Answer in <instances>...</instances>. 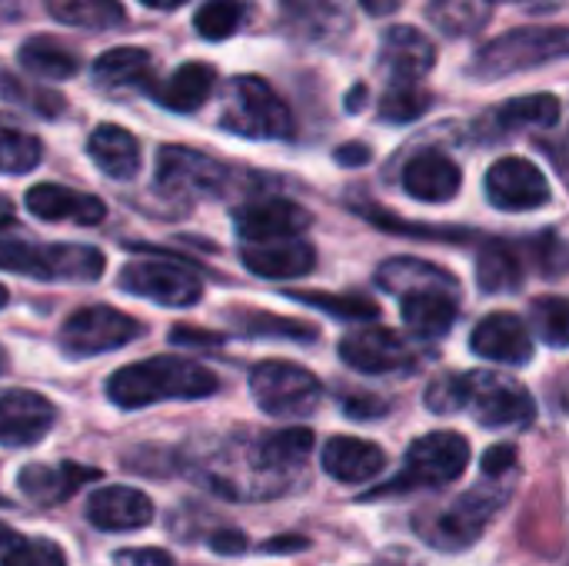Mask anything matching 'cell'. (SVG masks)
<instances>
[{"mask_svg": "<svg viewBox=\"0 0 569 566\" xmlns=\"http://www.w3.org/2000/svg\"><path fill=\"white\" fill-rule=\"evenodd\" d=\"M220 123L247 140H287L293 117L263 77H237L223 100Z\"/></svg>", "mask_w": 569, "mask_h": 566, "instance_id": "cell-4", "label": "cell"}, {"mask_svg": "<svg viewBox=\"0 0 569 566\" xmlns=\"http://www.w3.org/2000/svg\"><path fill=\"white\" fill-rule=\"evenodd\" d=\"M143 337V324L113 307H83L67 317L60 330V347L70 357H97Z\"/></svg>", "mask_w": 569, "mask_h": 566, "instance_id": "cell-9", "label": "cell"}, {"mask_svg": "<svg viewBox=\"0 0 569 566\" xmlns=\"http://www.w3.org/2000/svg\"><path fill=\"white\" fill-rule=\"evenodd\" d=\"M310 450H313V430L290 427V430L267 434L257 447V460L263 470H287V467L303 464L310 457Z\"/></svg>", "mask_w": 569, "mask_h": 566, "instance_id": "cell-32", "label": "cell"}, {"mask_svg": "<svg viewBox=\"0 0 569 566\" xmlns=\"http://www.w3.org/2000/svg\"><path fill=\"white\" fill-rule=\"evenodd\" d=\"M140 3H147V7H153V10H173V7H180V3H187V0H140Z\"/></svg>", "mask_w": 569, "mask_h": 566, "instance_id": "cell-51", "label": "cell"}, {"mask_svg": "<svg viewBox=\"0 0 569 566\" xmlns=\"http://www.w3.org/2000/svg\"><path fill=\"white\" fill-rule=\"evenodd\" d=\"M117 566H177V560L157 547H130L117 554Z\"/></svg>", "mask_w": 569, "mask_h": 566, "instance_id": "cell-43", "label": "cell"}, {"mask_svg": "<svg viewBox=\"0 0 569 566\" xmlns=\"http://www.w3.org/2000/svg\"><path fill=\"white\" fill-rule=\"evenodd\" d=\"M40 140L13 117L0 113V173H30L40 163Z\"/></svg>", "mask_w": 569, "mask_h": 566, "instance_id": "cell-33", "label": "cell"}, {"mask_svg": "<svg viewBox=\"0 0 569 566\" xmlns=\"http://www.w3.org/2000/svg\"><path fill=\"white\" fill-rule=\"evenodd\" d=\"M157 180L170 193H223L230 170L207 153L170 143L157 153Z\"/></svg>", "mask_w": 569, "mask_h": 566, "instance_id": "cell-11", "label": "cell"}, {"mask_svg": "<svg viewBox=\"0 0 569 566\" xmlns=\"http://www.w3.org/2000/svg\"><path fill=\"white\" fill-rule=\"evenodd\" d=\"M347 414L353 420H373V417L387 414V404L383 400H373V397H360V400H347Z\"/></svg>", "mask_w": 569, "mask_h": 566, "instance_id": "cell-45", "label": "cell"}, {"mask_svg": "<svg viewBox=\"0 0 569 566\" xmlns=\"http://www.w3.org/2000/svg\"><path fill=\"white\" fill-rule=\"evenodd\" d=\"M569 40L563 27H523V30H510L497 40H490L470 73L473 77H483V80H500V77H510V73H523V70H533L540 63H550L557 57L567 53Z\"/></svg>", "mask_w": 569, "mask_h": 566, "instance_id": "cell-5", "label": "cell"}, {"mask_svg": "<svg viewBox=\"0 0 569 566\" xmlns=\"http://www.w3.org/2000/svg\"><path fill=\"white\" fill-rule=\"evenodd\" d=\"M533 320L543 340L557 350H563L569 340V307L563 297H543L533 304Z\"/></svg>", "mask_w": 569, "mask_h": 566, "instance_id": "cell-41", "label": "cell"}, {"mask_svg": "<svg viewBox=\"0 0 569 566\" xmlns=\"http://www.w3.org/2000/svg\"><path fill=\"white\" fill-rule=\"evenodd\" d=\"M427 107H430V93L427 90H420L417 83H393V90L383 97L380 113L390 123H410V120L423 117Z\"/></svg>", "mask_w": 569, "mask_h": 566, "instance_id": "cell-40", "label": "cell"}, {"mask_svg": "<svg viewBox=\"0 0 569 566\" xmlns=\"http://www.w3.org/2000/svg\"><path fill=\"white\" fill-rule=\"evenodd\" d=\"M217 390H220L217 374L183 357H150L120 367L107 380V397L123 410L150 407L160 400H200Z\"/></svg>", "mask_w": 569, "mask_h": 566, "instance_id": "cell-2", "label": "cell"}, {"mask_svg": "<svg viewBox=\"0 0 569 566\" xmlns=\"http://www.w3.org/2000/svg\"><path fill=\"white\" fill-rule=\"evenodd\" d=\"M370 147H363V143H347V147H340L337 150V160L343 163V167H363V163H370Z\"/></svg>", "mask_w": 569, "mask_h": 566, "instance_id": "cell-47", "label": "cell"}, {"mask_svg": "<svg viewBox=\"0 0 569 566\" xmlns=\"http://www.w3.org/2000/svg\"><path fill=\"white\" fill-rule=\"evenodd\" d=\"M13 224V203L10 200H0V230Z\"/></svg>", "mask_w": 569, "mask_h": 566, "instance_id": "cell-50", "label": "cell"}, {"mask_svg": "<svg viewBox=\"0 0 569 566\" xmlns=\"http://www.w3.org/2000/svg\"><path fill=\"white\" fill-rule=\"evenodd\" d=\"M47 13L67 27H83V30H107L123 23V7L120 0H43Z\"/></svg>", "mask_w": 569, "mask_h": 566, "instance_id": "cell-30", "label": "cell"}, {"mask_svg": "<svg viewBox=\"0 0 569 566\" xmlns=\"http://www.w3.org/2000/svg\"><path fill=\"white\" fill-rule=\"evenodd\" d=\"M387 467V454L360 437H333L323 447V470L340 484H367L380 477Z\"/></svg>", "mask_w": 569, "mask_h": 566, "instance_id": "cell-23", "label": "cell"}, {"mask_svg": "<svg viewBox=\"0 0 569 566\" xmlns=\"http://www.w3.org/2000/svg\"><path fill=\"white\" fill-rule=\"evenodd\" d=\"M427 407L433 414H457L470 410L477 424L490 430H510V427H530L537 417V404L530 390L503 374L490 370H470V374H450L427 387Z\"/></svg>", "mask_w": 569, "mask_h": 566, "instance_id": "cell-1", "label": "cell"}, {"mask_svg": "<svg viewBox=\"0 0 569 566\" xmlns=\"http://www.w3.org/2000/svg\"><path fill=\"white\" fill-rule=\"evenodd\" d=\"M380 287L403 297V294H413V290H427V287H443V290H457V277L447 274L443 267H433L427 260H417V257H393L380 267L377 274Z\"/></svg>", "mask_w": 569, "mask_h": 566, "instance_id": "cell-28", "label": "cell"}, {"mask_svg": "<svg viewBox=\"0 0 569 566\" xmlns=\"http://www.w3.org/2000/svg\"><path fill=\"white\" fill-rule=\"evenodd\" d=\"M90 480H100V470L93 467H80V464H30L20 470L17 487L27 500L40 504V507H57L63 500H70L80 487H87Z\"/></svg>", "mask_w": 569, "mask_h": 566, "instance_id": "cell-19", "label": "cell"}, {"mask_svg": "<svg viewBox=\"0 0 569 566\" xmlns=\"http://www.w3.org/2000/svg\"><path fill=\"white\" fill-rule=\"evenodd\" d=\"M463 173L460 167L437 150H420L407 160L403 167V187L410 197L423 200V203H447L460 193Z\"/></svg>", "mask_w": 569, "mask_h": 566, "instance_id": "cell-20", "label": "cell"}, {"mask_svg": "<svg viewBox=\"0 0 569 566\" xmlns=\"http://www.w3.org/2000/svg\"><path fill=\"white\" fill-rule=\"evenodd\" d=\"M27 210L40 220H50V224H60V220H70V224H80V227H93L107 217V207L103 200L90 197V193H80V190H70V187H57V183H37L27 190Z\"/></svg>", "mask_w": 569, "mask_h": 566, "instance_id": "cell-21", "label": "cell"}, {"mask_svg": "<svg viewBox=\"0 0 569 566\" xmlns=\"http://www.w3.org/2000/svg\"><path fill=\"white\" fill-rule=\"evenodd\" d=\"M20 63L40 77V80H67L77 73L80 60L73 50H67L60 40H50V37H37V40H27L20 47Z\"/></svg>", "mask_w": 569, "mask_h": 566, "instance_id": "cell-31", "label": "cell"}, {"mask_svg": "<svg viewBox=\"0 0 569 566\" xmlns=\"http://www.w3.org/2000/svg\"><path fill=\"white\" fill-rule=\"evenodd\" d=\"M503 130H523V127H557L560 123V97L553 93H530L507 100L497 113Z\"/></svg>", "mask_w": 569, "mask_h": 566, "instance_id": "cell-34", "label": "cell"}, {"mask_svg": "<svg viewBox=\"0 0 569 566\" xmlns=\"http://www.w3.org/2000/svg\"><path fill=\"white\" fill-rule=\"evenodd\" d=\"M507 490H470L467 497H460L457 504H450L447 510H433L417 517V530L427 544L440 547V550H463L470 544H477L487 530V524L493 520V514L503 507Z\"/></svg>", "mask_w": 569, "mask_h": 566, "instance_id": "cell-7", "label": "cell"}, {"mask_svg": "<svg viewBox=\"0 0 569 566\" xmlns=\"http://www.w3.org/2000/svg\"><path fill=\"white\" fill-rule=\"evenodd\" d=\"M213 83H217V70L210 63H183L170 73V80L153 87V97L167 110L190 113L207 103V97L213 93Z\"/></svg>", "mask_w": 569, "mask_h": 566, "instance_id": "cell-26", "label": "cell"}, {"mask_svg": "<svg viewBox=\"0 0 569 566\" xmlns=\"http://www.w3.org/2000/svg\"><path fill=\"white\" fill-rule=\"evenodd\" d=\"M233 227L243 244L290 240L310 227V214L293 200H257L233 214Z\"/></svg>", "mask_w": 569, "mask_h": 566, "instance_id": "cell-15", "label": "cell"}, {"mask_svg": "<svg viewBox=\"0 0 569 566\" xmlns=\"http://www.w3.org/2000/svg\"><path fill=\"white\" fill-rule=\"evenodd\" d=\"M90 157L97 160V167L113 177V180H130L140 170V143L130 130L113 127V123H100L90 140H87Z\"/></svg>", "mask_w": 569, "mask_h": 566, "instance_id": "cell-25", "label": "cell"}, {"mask_svg": "<svg viewBox=\"0 0 569 566\" xmlns=\"http://www.w3.org/2000/svg\"><path fill=\"white\" fill-rule=\"evenodd\" d=\"M0 566H67V557L47 537H20V534H13V540L0 554Z\"/></svg>", "mask_w": 569, "mask_h": 566, "instance_id": "cell-38", "label": "cell"}, {"mask_svg": "<svg viewBox=\"0 0 569 566\" xmlns=\"http://www.w3.org/2000/svg\"><path fill=\"white\" fill-rule=\"evenodd\" d=\"M57 410L33 390L0 394V447H33L50 434Z\"/></svg>", "mask_w": 569, "mask_h": 566, "instance_id": "cell-14", "label": "cell"}, {"mask_svg": "<svg viewBox=\"0 0 569 566\" xmlns=\"http://www.w3.org/2000/svg\"><path fill=\"white\" fill-rule=\"evenodd\" d=\"M170 340L173 344H190V347H220L223 340L220 337H213V334H200V330H187V327H177L173 334H170Z\"/></svg>", "mask_w": 569, "mask_h": 566, "instance_id": "cell-46", "label": "cell"}, {"mask_svg": "<svg viewBox=\"0 0 569 566\" xmlns=\"http://www.w3.org/2000/svg\"><path fill=\"white\" fill-rule=\"evenodd\" d=\"M120 287L163 307H193L203 297L200 277L180 260H133L120 270Z\"/></svg>", "mask_w": 569, "mask_h": 566, "instance_id": "cell-10", "label": "cell"}, {"mask_svg": "<svg viewBox=\"0 0 569 566\" xmlns=\"http://www.w3.org/2000/svg\"><path fill=\"white\" fill-rule=\"evenodd\" d=\"M93 80L103 90H143L153 80V60L140 47H117L97 57Z\"/></svg>", "mask_w": 569, "mask_h": 566, "instance_id": "cell-27", "label": "cell"}, {"mask_svg": "<svg viewBox=\"0 0 569 566\" xmlns=\"http://www.w3.org/2000/svg\"><path fill=\"white\" fill-rule=\"evenodd\" d=\"M510 470H517V447L510 444H497L483 454V474L487 477H507Z\"/></svg>", "mask_w": 569, "mask_h": 566, "instance_id": "cell-42", "label": "cell"}, {"mask_svg": "<svg viewBox=\"0 0 569 566\" xmlns=\"http://www.w3.org/2000/svg\"><path fill=\"white\" fill-rule=\"evenodd\" d=\"M250 394L270 417H307L320 407L323 387L290 360H263L250 370Z\"/></svg>", "mask_w": 569, "mask_h": 566, "instance_id": "cell-8", "label": "cell"}, {"mask_svg": "<svg viewBox=\"0 0 569 566\" xmlns=\"http://www.w3.org/2000/svg\"><path fill=\"white\" fill-rule=\"evenodd\" d=\"M477 284L483 294L517 290L523 284V270H520L517 254H510L503 244H487L477 257Z\"/></svg>", "mask_w": 569, "mask_h": 566, "instance_id": "cell-35", "label": "cell"}, {"mask_svg": "<svg viewBox=\"0 0 569 566\" xmlns=\"http://www.w3.org/2000/svg\"><path fill=\"white\" fill-rule=\"evenodd\" d=\"M363 100H367V87H363V83H360V87H357V90H353V93H350V97H347V107H350V110H353V107H360V103H363Z\"/></svg>", "mask_w": 569, "mask_h": 566, "instance_id": "cell-52", "label": "cell"}, {"mask_svg": "<svg viewBox=\"0 0 569 566\" xmlns=\"http://www.w3.org/2000/svg\"><path fill=\"white\" fill-rule=\"evenodd\" d=\"M243 17H247L243 0H210L197 10L193 27L203 40H227L237 33Z\"/></svg>", "mask_w": 569, "mask_h": 566, "instance_id": "cell-37", "label": "cell"}, {"mask_svg": "<svg viewBox=\"0 0 569 566\" xmlns=\"http://www.w3.org/2000/svg\"><path fill=\"white\" fill-rule=\"evenodd\" d=\"M363 7H367V13L380 17V13H390V10H397V7H400V0H363Z\"/></svg>", "mask_w": 569, "mask_h": 566, "instance_id": "cell-49", "label": "cell"}, {"mask_svg": "<svg viewBox=\"0 0 569 566\" xmlns=\"http://www.w3.org/2000/svg\"><path fill=\"white\" fill-rule=\"evenodd\" d=\"M7 370V354H3V347H0V374Z\"/></svg>", "mask_w": 569, "mask_h": 566, "instance_id": "cell-54", "label": "cell"}, {"mask_svg": "<svg viewBox=\"0 0 569 566\" xmlns=\"http://www.w3.org/2000/svg\"><path fill=\"white\" fill-rule=\"evenodd\" d=\"M487 197L500 210H533L550 203V183L537 163L523 157H503L487 173Z\"/></svg>", "mask_w": 569, "mask_h": 566, "instance_id": "cell-12", "label": "cell"}, {"mask_svg": "<svg viewBox=\"0 0 569 566\" xmlns=\"http://www.w3.org/2000/svg\"><path fill=\"white\" fill-rule=\"evenodd\" d=\"M87 520L103 534H127L153 520V504L133 487H103L90 497Z\"/></svg>", "mask_w": 569, "mask_h": 566, "instance_id": "cell-18", "label": "cell"}, {"mask_svg": "<svg viewBox=\"0 0 569 566\" xmlns=\"http://www.w3.org/2000/svg\"><path fill=\"white\" fill-rule=\"evenodd\" d=\"M470 347H473V354L497 360V364H527L533 357V337H530L527 324L507 310L483 317L470 337Z\"/></svg>", "mask_w": 569, "mask_h": 566, "instance_id": "cell-17", "label": "cell"}, {"mask_svg": "<svg viewBox=\"0 0 569 566\" xmlns=\"http://www.w3.org/2000/svg\"><path fill=\"white\" fill-rule=\"evenodd\" d=\"M297 550H307L303 537H280V540H267L263 544V554H297Z\"/></svg>", "mask_w": 569, "mask_h": 566, "instance_id": "cell-48", "label": "cell"}, {"mask_svg": "<svg viewBox=\"0 0 569 566\" xmlns=\"http://www.w3.org/2000/svg\"><path fill=\"white\" fill-rule=\"evenodd\" d=\"M493 3L490 0H430L427 17L447 37H470L490 23Z\"/></svg>", "mask_w": 569, "mask_h": 566, "instance_id": "cell-29", "label": "cell"}, {"mask_svg": "<svg viewBox=\"0 0 569 566\" xmlns=\"http://www.w3.org/2000/svg\"><path fill=\"white\" fill-rule=\"evenodd\" d=\"M400 314L413 337L437 340V337H447L450 327L457 324V300L443 294L440 287H427V290L403 294Z\"/></svg>", "mask_w": 569, "mask_h": 566, "instance_id": "cell-24", "label": "cell"}, {"mask_svg": "<svg viewBox=\"0 0 569 566\" xmlns=\"http://www.w3.org/2000/svg\"><path fill=\"white\" fill-rule=\"evenodd\" d=\"M3 307H7V290L0 287V310H3Z\"/></svg>", "mask_w": 569, "mask_h": 566, "instance_id": "cell-55", "label": "cell"}, {"mask_svg": "<svg viewBox=\"0 0 569 566\" xmlns=\"http://www.w3.org/2000/svg\"><path fill=\"white\" fill-rule=\"evenodd\" d=\"M0 267L37 280H73L87 284L103 274V254L83 244H13L0 240Z\"/></svg>", "mask_w": 569, "mask_h": 566, "instance_id": "cell-6", "label": "cell"}, {"mask_svg": "<svg viewBox=\"0 0 569 566\" xmlns=\"http://www.w3.org/2000/svg\"><path fill=\"white\" fill-rule=\"evenodd\" d=\"M240 260L267 280H293L313 270L317 254L310 244L290 237V240H270V244H247L240 250Z\"/></svg>", "mask_w": 569, "mask_h": 566, "instance_id": "cell-22", "label": "cell"}, {"mask_svg": "<svg viewBox=\"0 0 569 566\" xmlns=\"http://www.w3.org/2000/svg\"><path fill=\"white\" fill-rule=\"evenodd\" d=\"M437 63L433 40L417 27H390L380 43V67L387 70L390 83H417Z\"/></svg>", "mask_w": 569, "mask_h": 566, "instance_id": "cell-16", "label": "cell"}, {"mask_svg": "<svg viewBox=\"0 0 569 566\" xmlns=\"http://www.w3.org/2000/svg\"><path fill=\"white\" fill-rule=\"evenodd\" d=\"M340 357L360 374H400L413 367L410 347L387 327H363L340 340Z\"/></svg>", "mask_w": 569, "mask_h": 566, "instance_id": "cell-13", "label": "cell"}, {"mask_svg": "<svg viewBox=\"0 0 569 566\" xmlns=\"http://www.w3.org/2000/svg\"><path fill=\"white\" fill-rule=\"evenodd\" d=\"M470 464V444L467 437L453 434V430H437V434H427L420 437L417 444H410L407 450V460H403V470L370 490L367 497H393V494H413V490H440L453 480L463 477Z\"/></svg>", "mask_w": 569, "mask_h": 566, "instance_id": "cell-3", "label": "cell"}, {"mask_svg": "<svg viewBox=\"0 0 569 566\" xmlns=\"http://www.w3.org/2000/svg\"><path fill=\"white\" fill-rule=\"evenodd\" d=\"M13 534H17V530H10L7 524H0V554H3V547H7V544L13 540Z\"/></svg>", "mask_w": 569, "mask_h": 566, "instance_id": "cell-53", "label": "cell"}, {"mask_svg": "<svg viewBox=\"0 0 569 566\" xmlns=\"http://www.w3.org/2000/svg\"><path fill=\"white\" fill-rule=\"evenodd\" d=\"M290 297H297L300 304H310V307H317V310H323V314H330V317H340V320H347V324H360V320H377L380 317V307L373 304V300H367V297H353V294H343V297H337V294H320V290H303V294H290Z\"/></svg>", "mask_w": 569, "mask_h": 566, "instance_id": "cell-36", "label": "cell"}, {"mask_svg": "<svg viewBox=\"0 0 569 566\" xmlns=\"http://www.w3.org/2000/svg\"><path fill=\"white\" fill-rule=\"evenodd\" d=\"M240 317V330L253 334V337H283V340H317V327H307L300 320L290 317H273L263 310H247L237 314Z\"/></svg>", "mask_w": 569, "mask_h": 566, "instance_id": "cell-39", "label": "cell"}, {"mask_svg": "<svg viewBox=\"0 0 569 566\" xmlns=\"http://www.w3.org/2000/svg\"><path fill=\"white\" fill-rule=\"evenodd\" d=\"M210 547L217 550V554H227V557H237V554H243L247 550V537L240 534V530H220V534H213L210 537Z\"/></svg>", "mask_w": 569, "mask_h": 566, "instance_id": "cell-44", "label": "cell"}]
</instances>
